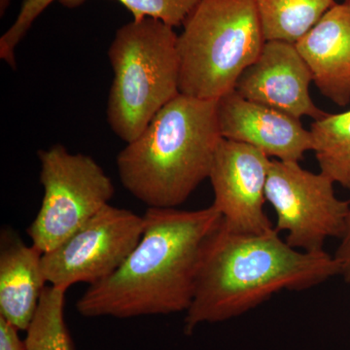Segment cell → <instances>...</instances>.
Masks as SVG:
<instances>
[{"label":"cell","mask_w":350,"mask_h":350,"mask_svg":"<svg viewBox=\"0 0 350 350\" xmlns=\"http://www.w3.org/2000/svg\"><path fill=\"white\" fill-rule=\"evenodd\" d=\"M144 218V234L125 262L78 299L82 317L125 319L187 312L204 248L222 216L211 206L148 208Z\"/></svg>","instance_id":"obj_1"},{"label":"cell","mask_w":350,"mask_h":350,"mask_svg":"<svg viewBox=\"0 0 350 350\" xmlns=\"http://www.w3.org/2000/svg\"><path fill=\"white\" fill-rule=\"evenodd\" d=\"M340 275L335 256L325 250H295L273 231L238 234L220 225L207 241L184 332L234 319L282 290L310 289Z\"/></svg>","instance_id":"obj_2"},{"label":"cell","mask_w":350,"mask_h":350,"mask_svg":"<svg viewBox=\"0 0 350 350\" xmlns=\"http://www.w3.org/2000/svg\"><path fill=\"white\" fill-rule=\"evenodd\" d=\"M218 100L179 94L117 157L120 181L148 208H176L209 178L219 144Z\"/></svg>","instance_id":"obj_3"},{"label":"cell","mask_w":350,"mask_h":350,"mask_svg":"<svg viewBox=\"0 0 350 350\" xmlns=\"http://www.w3.org/2000/svg\"><path fill=\"white\" fill-rule=\"evenodd\" d=\"M265 43L254 0H202L177 38L179 92L220 100L236 90Z\"/></svg>","instance_id":"obj_4"},{"label":"cell","mask_w":350,"mask_h":350,"mask_svg":"<svg viewBox=\"0 0 350 350\" xmlns=\"http://www.w3.org/2000/svg\"><path fill=\"white\" fill-rule=\"evenodd\" d=\"M177 38L174 27L150 18L133 20L115 33L108 50L114 77L107 121L126 144L180 94Z\"/></svg>","instance_id":"obj_5"},{"label":"cell","mask_w":350,"mask_h":350,"mask_svg":"<svg viewBox=\"0 0 350 350\" xmlns=\"http://www.w3.org/2000/svg\"><path fill=\"white\" fill-rule=\"evenodd\" d=\"M38 158L44 195L27 234L32 245L46 253L109 204L115 188L92 157L70 153L63 145L39 151Z\"/></svg>","instance_id":"obj_6"},{"label":"cell","mask_w":350,"mask_h":350,"mask_svg":"<svg viewBox=\"0 0 350 350\" xmlns=\"http://www.w3.org/2000/svg\"><path fill=\"white\" fill-rule=\"evenodd\" d=\"M334 185L299 162L271 161L266 200L275 213V231L286 232L285 241L295 250L319 252L327 239L345 236L350 204L338 199Z\"/></svg>","instance_id":"obj_7"},{"label":"cell","mask_w":350,"mask_h":350,"mask_svg":"<svg viewBox=\"0 0 350 350\" xmlns=\"http://www.w3.org/2000/svg\"><path fill=\"white\" fill-rule=\"evenodd\" d=\"M144 216L107 204L72 236L43 253L42 269L51 286L105 280L120 268L142 239Z\"/></svg>","instance_id":"obj_8"},{"label":"cell","mask_w":350,"mask_h":350,"mask_svg":"<svg viewBox=\"0 0 350 350\" xmlns=\"http://www.w3.org/2000/svg\"><path fill=\"white\" fill-rule=\"evenodd\" d=\"M271 158L250 145L222 138L209 180L211 204L222 216L223 226L238 234H266L275 230L265 213Z\"/></svg>","instance_id":"obj_9"},{"label":"cell","mask_w":350,"mask_h":350,"mask_svg":"<svg viewBox=\"0 0 350 350\" xmlns=\"http://www.w3.org/2000/svg\"><path fill=\"white\" fill-rule=\"evenodd\" d=\"M312 71L296 44L266 41L260 56L239 77L236 90L245 100L300 119L319 120L326 114L313 103L310 94Z\"/></svg>","instance_id":"obj_10"},{"label":"cell","mask_w":350,"mask_h":350,"mask_svg":"<svg viewBox=\"0 0 350 350\" xmlns=\"http://www.w3.org/2000/svg\"><path fill=\"white\" fill-rule=\"evenodd\" d=\"M217 112L223 138L255 147L269 158L300 162L312 151L310 131L300 119L245 100L236 91L218 100Z\"/></svg>","instance_id":"obj_11"},{"label":"cell","mask_w":350,"mask_h":350,"mask_svg":"<svg viewBox=\"0 0 350 350\" xmlns=\"http://www.w3.org/2000/svg\"><path fill=\"white\" fill-rule=\"evenodd\" d=\"M296 47L320 93L338 107H347L350 103V3H336Z\"/></svg>","instance_id":"obj_12"},{"label":"cell","mask_w":350,"mask_h":350,"mask_svg":"<svg viewBox=\"0 0 350 350\" xmlns=\"http://www.w3.org/2000/svg\"><path fill=\"white\" fill-rule=\"evenodd\" d=\"M0 241V317L27 331L47 283L43 253L11 230L2 232Z\"/></svg>","instance_id":"obj_13"},{"label":"cell","mask_w":350,"mask_h":350,"mask_svg":"<svg viewBox=\"0 0 350 350\" xmlns=\"http://www.w3.org/2000/svg\"><path fill=\"white\" fill-rule=\"evenodd\" d=\"M266 41L296 44L335 5V0H254Z\"/></svg>","instance_id":"obj_14"},{"label":"cell","mask_w":350,"mask_h":350,"mask_svg":"<svg viewBox=\"0 0 350 350\" xmlns=\"http://www.w3.org/2000/svg\"><path fill=\"white\" fill-rule=\"evenodd\" d=\"M312 151L320 172L350 191V110L326 113L310 126Z\"/></svg>","instance_id":"obj_15"},{"label":"cell","mask_w":350,"mask_h":350,"mask_svg":"<svg viewBox=\"0 0 350 350\" xmlns=\"http://www.w3.org/2000/svg\"><path fill=\"white\" fill-rule=\"evenodd\" d=\"M66 290L46 286L38 310L27 328V350H75L64 320Z\"/></svg>","instance_id":"obj_16"},{"label":"cell","mask_w":350,"mask_h":350,"mask_svg":"<svg viewBox=\"0 0 350 350\" xmlns=\"http://www.w3.org/2000/svg\"><path fill=\"white\" fill-rule=\"evenodd\" d=\"M88 0H59L66 8L81 6ZM128 9L133 20H158L172 27L183 25L202 0H115Z\"/></svg>","instance_id":"obj_17"},{"label":"cell","mask_w":350,"mask_h":350,"mask_svg":"<svg viewBox=\"0 0 350 350\" xmlns=\"http://www.w3.org/2000/svg\"><path fill=\"white\" fill-rule=\"evenodd\" d=\"M56 0H24L17 19L0 38V57L13 69L16 68L15 49L46 9Z\"/></svg>","instance_id":"obj_18"},{"label":"cell","mask_w":350,"mask_h":350,"mask_svg":"<svg viewBox=\"0 0 350 350\" xmlns=\"http://www.w3.org/2000/svg\"><path fill=\"white\" fill-rule=\"evenodd\" d=\"M19 329L0 317V350H27L25 340H21Z\"/></svg>","instance_id":"obj_19"},{"label":"cell","mask_w":350,"mask_h":350,"mask_svg":"<svg viewBox=\"0 0 350 350\" xmlns=\"http://www.w3.org/2000/svg\"><path fill=\"white\" fill-rule=\"evenodd\" d=\"M340 239L342 241L334 256L340 264V276H342L345 282L350 283V213L347 232Z\"/></svg>","instance_id":"obj_20"},{"label":"cell","mask_w":350,"mask_h":350,"mask_svg":"<svg viewBox=\"0 0 350 350\" xmlns=\"http://www.w3.org/2000/svg\"><path fill=\"white\" fill-rule=\"evenodd\" d=\"M11 0H0V16L5 15L7 9L10 6Z\"/></svg>","instance_id":"obj_21"},{"label":"cell","mask_w":350,"mask_h":350,"mask_svg":"<svg viewBox=\"0 0 350 350\" xmlns=\"http://www.w3.org/2000/svg\"><path fill=\"white\" fill-rule=\"evenodd\" d=\"M345 1L349 2V3H350V0H345Z\"/></svg>","instance_id":"obj_22"}]
</instances>
